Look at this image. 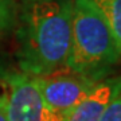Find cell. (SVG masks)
Masks as SVG:
<instances>
[{"label":"cell","instance_id":"obj_3","mask_svg":"<svg viewBox=\"0 0 121 121\" xmlns=\"http://www.w3.org/2000/svg\"><path fill=\"white\" fill-rule=\"evenodd\" d=\"M36 81L46 105L60 120L99 82L91 77L66 69L36 77Z\"/></svg>","mask_w":121,"mask_h":121},{"label":"cell","instance_id":"obj_8","mask_svg":"<svg viewBox=\"0 0 121 121\" xmlns=\"http://www.w3.org/2000/svg\"><path fill=\"white\" fill-rule=\"evenodd\" d=\"M99 121H121V93L110 101Z\"/></svg>","mask_w":121,"mask_h":121},{"label":"cell","instance_id":"obj_11","mask_svg":"<svg viewBox=\"0 0 121 121\" xmlns=\"http://www.w3.org/2000/svg\"><path fill=\"white\" fill-rule=\"evenodd\" d=\"M31 1H47V0H31Z\"/></svg>","mask_w":121,"mask_h":121},{"label":"cell","instance_id":"obj_4","mask_svg":"<svg viewBox=\"0 0 121 121\" xmlns=\"http://www.w3.org/2000/svg\"><path fill=\"white\" fill-rule=\"evenodd\" d=\"M8 85L9 121H62L44 102L36 77L26 73H9Z\"/></svg>","mask_w":121,"mask_h":121},{"label":"cell","instance_id":"obj_7","mask_svg":"<svg viewBox=\"0 0 121 121\" xmlns=\"http://www.w3.org/2000/svg\"><path fill=\"white\" fill-rule=\"evenodd\" d=\"M16 23L13 0H0V36L13 28Z\"/></svg>","mask_w":121,"mask_h":121},{"label":"cell","instance_id":"obj_5","mask_svg":"<svg viewBox=\"0 0 121 121\" xmlns=\"http://www.w3.org/2000/svg\"><path fill=\"white\" fill-rule=\"evenodd\" d=\"M120 93L121 75H109L99 81L94 89L62 118V121H99L106 106Z\"/></svg>","mask_w":121,"mask_h":121},{"label":"cell","instance_id":"obj_6","mask_svg":"<svg viewBox=\"0 0 121 121\" xmlns=\"http://www.w3.org/2000/svg\"><path fill=\"white\" fill-rule=\"evenodd\" d=\"M108 22L121 55V0H91Z\"/></svg>","mask_w":121,"mask_h":121},{"label":"cell","instance_id":"obj_2","mask_svg":"<svg viewBox=\"0 0 121 121\" xmlns=\"http://www.w3.org/2000/svg\"><path fill=\"white\" fill-rule=\"evenodd\" d=\"M121 59L114 36L91 0H73L71 46L66 70L102 81Z\"/></svg>","mask_w":121,"mask_h":121},{"label":"cell","instance_id":"obj_9","mask_svg":"<svg viewBox=\"0 0 121 121\" xmlns=\"http://www.w3.org/2000/svg\"><path fill=\"white\" fill-rule=\"evenodd\" d=\"M0 121H9L8 120V101L7 95L0 94Z\"/></svg>","mask_w":121,"mask_h":121},{"label":"cell","instance_id":"obj_1","mask_svg":"<svg viewBox=\"0 0 121 121\" xmlns=\"http://www.w3.org/2000/svg\"><path fill=\"white\" fill-rule=\"evenodd\" d=\"M73 0L31 1L16 31V60L22 73L42 77L66 69L71 46Z\"/></svg>","mask_w":121,"mask_h":121},{"label":"cell","instance_id":"obj_10","mask_svg":"<svg viewBox=\"0 0 121 121\" xmlns=\"http://www.w3.org/2000/svg\"><path fill=\"white\" fill-rule=\"evenodd\" d=\"M11 73L8 70V65H7V60L1 52H0V83L1 82H5V78L8 77V74Z\"/></svg>","mask_w":121,"mask_h":121}]
</instances>
